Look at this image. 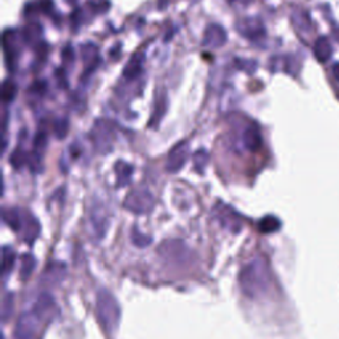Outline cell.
Here are the masks:
<instances>
[{"label":"cell","instance_id":"cell-23","mask_svg":"<svg viewBox=\"0 0 339 339\" xmlns=\"http://www.w3.org/2000/svg\"><path fill=\"white\" fill-rule=\"evenodd\" d=\"M333 76L336 81H339V63L334 64L333 65Z\"/></svg>","mask_w":339,"mask_h":339},{"label":"cell","instance_id":"cell-15","mask_svg":"<svg viewBox=\"0 0 339 339\" xmlns=\"http://www.w3.org/2000/svg\"><path fill=\"white\" fill-rule=\"evenodd\" d=\"M2 273L3 276L11 273L13 269V265H15V261H16V253L15 250L10 247H3L2 250Z\"/></svg>","mask_w":339,"mask_h":339},{"label":"cell","instance_id":"cell-6","mask_svg":"<svg viewBox=\"0 0 339 339\" xmlns=\"http://www.w3.org/2000/svg\"><path fill=\"white\" fill-rule=\"evenodd\" d=\"M40 318L33 313H23L17 318L13 338L15 339H33L37 333Z\"/></svg>","mask_w":339,"mask_h":339},{"label":"cell","instance_id":"cell-18","mask_svg":"<svg viewBox=\"0 0 339 339\" xmlns=\"http://www.w3.org/2000/svg\"><path fill=\"white\" fill-rule=\"evenodd\" d=\"M281 228V221L280 219H277L276 216H265L260 220L258 223V229L263 233H273Z\"/></svg>","mask_w":339,"mask_h":339},{"label":"cell","instance_id":"cell-5","mask_svg":"<svg viewBox=\"0 0 339 339\" xmlns=\"http://www.w3.org/2000/svg\"><path fill=\"white\" fill-rule=\"evenodd\" d=\"M215 219L223 225V228L228 229L232 233H239L243 228V219L237 211L229 205L219 204L214 208Z\"/></svg>","mask_w":339,"mask_h":339},{"label":"cell","instance_id":"cell-4","mask_svg":"<svg viewBox=\"0 0 339 339\" xmlns=\"http://www.w3.org/2000/svg\"><path fill=\"white\" fill-rule=\"evenodd\" d=\"M155 198L147 188H134L123 200V207L135 215H146L154 210Z\"/></svg>","mask_w":339,"mask_h":339},{"label":"cell","instance_id":"cell-20","mask_svg":"<svg viewBox=\"0 0 339 339\" xmlns=\"http://www.w3.org/2000/svg\"><path fill=\"white\" fill-rule=\"evenodd\" d=\"M245 146H247L249 150H252V151L257 150V148L261 146L260 134L254 132V130H249V132L247 133V135H245Z\"/></svg>","mask_w":339,"mask_h":339},{"label":"cell","instance_id":"cell-22","mask_svg":"<svg viewBox=\"0 0 339 339\" xmlns=\"http://www.w3.org/2000/svg\"><path fill=\"white\" fill-rule=\"evenodd\" d=\"M10 162L12 163V166L15 168H21L24 166V163H25V157L23 155V152L15 151L12 154V157H11Z\"/></svg>","mask_w":339,"mask_h":339},{"label":"cell","instance_id":"cell-7","mask_svg":"<svg viewBox=\"0 0 339 339\" xmlns=\"http://www.w3.org/2000/svg\"><path fill=\"white\" fill-rule=\"evenodd\" d=\"M90 223H92V227L94 229V233L97 234L99 240L103 239L105 234L108 233V229H109L110 225V216L108 214V210L105 208V205L96 204L92 208V211H90Z\"/></svg>","mask_w":339,"mask_h":339},{"label":"cell","instance_id":"cell-13","mask_svg":"<svg viewBox=\"0 0 339 339\" xmlns=\"http://www.w3.org/2000/svg\"><path fill=\"white\" fill-rule=\"evenodd\" d=\"M3 220L10 225L13 230L21 229L23 225V215L17 208H4L3 210Z\"/></svg>","mask_w":339,"mask_h":339},{"label":"cell","instance_id":"cell-11","mask_svg":"<svg viewBox=\"0 0 339 339\" xmlns=\"http://www.w3.org/2000/svg\"><path fill=\"white\" fill-rule=\"evenodd\" d=\"M21 230H23V237L25 243H35V240L39 237L40 230H41L39 220L35 216H32V215H27L23 220Z\"/></svg>","mask_w":339,"mask_h":339},{"label":"cell","instance_id":"cell-10","mask_svg":"<svg viewBox=\"0 0 339 339\" xmlns=\"http://www.w3.org/2000/svg\"><path fill=\"white\" fill-rule=\"evenodd\" d=\"M56 301L53 298L52 294L49 293H41L37 297L36 303L33 306V313L39 317L40 320L53 317V313L56 311Z\"/></svg>","mask_w":339,"mask_h":339},{"label":"cell","instance_id":"cell-12","mask_svg":"<svg viewBox=\"0 0 339 339\" xmlns=\"http://www.w3.org/2000/svg\"><path fill=\"white\" fill-rule=\"evenodd\" d=\"M314 55L321 63L329 61L331 55H333V46L326 37H320L317 40L316 44H314Z\"/></svg>","mask_w":339,"mask_h":339},{"label":"cell","instance_id":"cell-17","mask_svg":"<svg viewBox=\"0 0 339 339\" xmlns=\"http://www.w3.org/2000/svg\"><path fill=\"white\" fill-rule=\"evenodd\" d=\"M13 306H15V296L12 292H8L3 297V302H2V322L7 323L10 321L13 313Z\"/></svg>","mask_w":339,"mask_h":339},{"label":"cell","instance_id":"cell-3","mask_svg":"<svg viewBox=\"0 0 339 339\" xmlns=\"http://www.w3.org/2000/svg\"><path fill=\"white\" fill-rule=\"evenodd\" d=\"M158 254L165 261L172 265H178V267L191 264L194 258L191 248H188L185 241L175 240V239L163 241L158 247Z\"/></svg>","mask_w":339,"mask_h":339},{"label":"cell","instance_id":"cell-14","mask_svg":"<svg viewBox=\"0 0 339 339\" xmlns=\"http://www.w3.org/2000/svg\"><path fill=\"white\" fill-rule=\"evenodd\" d=\"M133 166L123 162H118L115 166V172H117V185L118 187H125L127 186L133 178Z\"/></svg>","mask_w":339,"mask_h":339},{"label":"cell","instance_id":"cell-2","mask_svg":"<svg viewBox=\"0 0 339 339\" xmlns=\"http://www.w3.org/2000/svg\"><path fill=\"white\" fill-rule=\"evenodd\" d=\"M96 313L97 320L105 333L112 334L118 327L121 321V306L109 290L101 289L97 293Z\"/></svg>","mask_w":339,"mask_h":339},{"label":"cell","instance_id":"cell-1","mask_svg":"<svg viewBox=\"0 0 339 339\" xmlns=\"http://www.w3.org/2000/svg\"><path fill=\"white\" fill-rule=\"evenodd\" d=\"M239 285L248 298H258L267 293L270 286V269L267 258L257 256L241 268Z\"/></svg>","mask_w":339,"mask_h":339},{"label":"cell","instance_id":"cell-9","mask_svg":"<svg viewBox=\"0 0 339 339\" xmlns=\"http://www.w3.org/2000/svg\"><path fill=\"white\" fill-rule=\"evenodd\" d=\"M188 158V146L186 143H180L176 147H174L168 154L167 163H166V170L168 172H179L185 167L186 162Z\"/></svg>","mask_w":339,"mask_h":339},{"label":"cell","instance_id":"cell-19","mask_svg":"<svg viewBox=\"0 0 339 339\" xmlns=\"http://www.w3.org/2000/svg\"><path fill=\"white\" fill-rule=\"evenodd\" d=\"M132 241L135 247L146 248L147 245L151 244V237L147 236V234H143L141 230L134 227L132 230Z\"/></svg>","mask_w":339,"mask_h":339},{"label":"cell","instance_id":"cell-24","mask_svg":"<svg viewBox=\"0 0 339 339\" xmlns=\"http://www.w3.org/2000/svg\"><path fill=\"white\" fill-rule=\"evenodd\" d=\"M333 36H334V39H335V41H338V43H339V27H338V28H335V30H334Z\"/></svg>","mask_w":339,"mask_h":339},{"label":"cell","instance_id":"cell-16","mask_svg":"<svg viewBox=\"0 0 339 339\" xmlns=\"http://www.w3.org/2000/svg\"><path fill=\"white\" fill-rule=\"evenodd\" d=\"M36 268V260L31 253H24L21 256V267H20V278L23 281H27L33 273V270Z\"/></svg>","mask_w":339,"mask_h":339},{"label":"cell","instance_id":"cell-21","mask_svg":"<svg viewBox=\"0 0 339 339\" xmlns=\"http://www.w3.org/2000/svg\"><path fill=\"white\" fill-rule=\"evenodd\" d=\"M208 162V154L204 151V150H199L196 154L194 155V165H195V170L201 174V172L204 171L205 166H207Z\"/></svg>","mask_w":339,"mask_h":339},{"label":"cell","instance_id":"cell-8","mask_svg":"<svg viewBox=\"0 0 339 339\" xmlns=\"http://www.w3.org/2000/svg\"><path fill=\"white\" fill-rule=\"evenodd\" d=\"M66 276V265L60 261H53L44 270L41 282L46 286H57L63 282Z\"/></svg>","mask_w":339,"mask_h":339}]
</instances>
